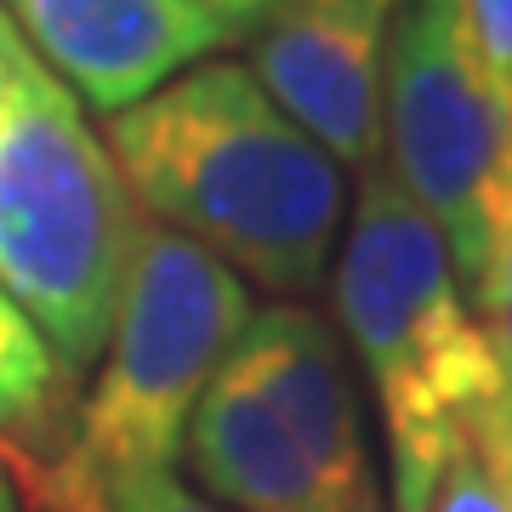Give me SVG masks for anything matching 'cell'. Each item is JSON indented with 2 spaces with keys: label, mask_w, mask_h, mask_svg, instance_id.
Here are the masks:
<instances>
[{
  "label": "cell",
  "mask_w": 512,
  "mask_h": 512,
  "mask_svg": "<svg viewBox=\"0 0 512 512\" xmlns=\"http://www.w3.org/2000/svg\"><path fill=\"white\" fill-rule=\"evenodd\" d=\"M109 154L131 200L245 279L313 296L342 239V165L256 86L211 57L109 120Z\"/></svg>",
  "instance_id": "obj_1"
},
{
  "label": "cell",
  "mask_w": 512,
  "mask_h": 512,
  "mask_svg": "<svg viewBox=\"0 0 512 512\" xmlns=\"http://www.w3.org/2000/svg\"><path fill=\"white\" fill-rule=\"evenodd\" d=\"M336 319L382 404L393 512H421L456 439L501 404V370L439 228L382 160L359 171Z\"/></svg>",
  "instance_id": "obj_2"
},
{
  "label": "cell",
  "mask_w": 512,
  "mask_h": 512,
  "mask_svg": "<svg viewBox=\"0 0 512 512\" xmlns=\"http://www.w3.org/2000/svg\"><path fill=\"white\" fill-rule=\"evenodd\" d=\"M137 200L86 103L0 12V285L74 382L103 359Z\"/></svg>",
  "instance_id": "obj_3"
},
{
  "label": "cell",
  "mask_w": 512,
  "mask_h": 512,
  "mask_svg": "<svg viewBox=\"0 0 512 512\" xmlns=\"http://www.w3.org/2000/svg\"><path fill=\"white\" fill-rule=\"evenodd\" d=\"M251 313L245 279L222 256L177 228L137 217L126 285L103 342V370L92 393L74 404L69 450L46 473L40 501L63 512L97 478L171 467L183 456L194 404L228 365Z\"/></svg>",
  "instance_id": "obj_4"
},
{
  "label": "cell",
  "mask_w": 512,
  "mask_h": 512,
  "mask_svg": "<svg viewBox=\"0 0 512 512\" xmlns=\"http://www.w3.org/2000/svg\"><path fill=\"white\" fill-rule=\"evenodd\" d=\"M382 165L439 228L473 302L512 183V114L478 69L461 0H399L382 80Z\"/></svg>",
  "instance_id": "obj_5"
},
{
  "label": "cell",
  "mask_w": 512,
  "mask_h": 512,
  "mask_svg": "<svg viewBox=\"0 0 512 512\" xmlns=\"http://www.w3.org/2000/svg\"><path fill=\"white\" fill-rule=\"evenodd\" d=\"M399 0H285L251 29L256 86L336 165L382 160V80Z\"/></svg>",
  "instance_id": "obj_6"
},
{
  "label": "cell",
  "mask_w": 512,
  "mask_h": 512,
  "mask_svg": "<svg viewBox=\"0 0 512 512\" xmlns=\"http://www.w3.org/2000/svg\"><path fill=\"white\" fill-rule=\"evenodd\" d=\"M0 12L86 109L109 120L239 40L234 23L200 0H0Z\"/></svg>",
  "instance_id": "obj_7"
},
{
  "label": "cell",
  "mask_w": 512,
  "mask_h": 512,
  "mask_svg": "<svg viewBox=\"0 0 512 512\" xmlns=\"http://www.w3.org/2000/svg\"><path fill=\"white\" fill-rule=\"evenodd\" d=\"M228 370L285 421V433L302 444V456L325 478L336 507L382 512L365 427H359V399H353L348 365H342V342L319 313L296 308V302L256 308L228 353Z\"/></svg>",
  "instance_id": "obj_8"
},
{
  "label": "cell",
  "mask_w": 512,
  "mask_h": 512,
  "mask_svg": "<svg viewBox=\"0 0 512 512\" xmlns=\"http://www.w3.org/2000/svg\"><path fill=\"white\" fill-rule=\"evenodd\" d=\"M183 456L194 478L234 512H342L285 421L228 365L188 416Z\"/></svg>",
  "instance_id": "obj_9"
},
{
  "label": "cell",
  "mask_w": 512,
  "mask_h": 512,
  "mask_svg": "<svg viewBox=\"0 0 512 512\" xmlns=\"http://www.w3.org/2000/svg\"><path fill=\"white\" fill-rule=\"evenodd\" d=\"M63 433H74V376L63 370L52 342L40 336V325L0 285V450L18 444V473L29 478L35 495L46 484L40 461L57 456L52 444ZM63 450H69V439H63Z\"/></svg>",
  "instance_id": "obj_10"
},
{
  "label": "cell",
  "mask_w": 512,
  "mask_h": 512,
  "mask_svg": "<svg viewBox=\"0 0 512 512\" xmlns=\"http://www.w3.org/2000/svg\"><path fill=\"white\" fill-rule=\"evenodd\" d=\"M421 512H512V473L490 439V416H478L456 439Z\"/></svg>",
  "instance_id": "obj_11"
},
{
  "label": "cell",
  "mask_w": 512,
  "mask_h": 512,
  "mask_svg": "<svg viewBox=\"0 0 512 512\" xmlns=\"http://www.w3.org/2000/svg\"><path fill=\"white\" fill-rule=\"evenodd\" d=\"M63 512H228V507L194 495L171 467H131V473H109L86 484Z\"/></svg>",
  "instance_id": "obj_12"
},
{
  "label": "cell",
  "mask_w": 512,
  "mask_h": 512,
  "mask_svg": "<svg viewBox=\"0 0 512 512\" xmlns=\"http://www.w3.org/2000/svg\"><path fill=\"white\" fill-rule=\"evenodd\" d=\"M473 313L484 336H490L495 370H501V427H512V183H507V205H501V228H495V256L490 274L473 291Z\"/></svg>",
  "instance_id": "obj_13"
},
{
  "label": "cell",
  "mask_w": 512,
  "mask_h": 512,
  "mask_svg": "<svg viewBox=\"0 0 512 512\" xmlns=\"http://www.w3.org/2000/svg\"><path fill=\"white\" fill-rule=\"evenodd\" d=\"M461 23L495 103L512 114V0H461Z\"/></svg>",
  "instance_id": "obj_14"
},
{
  "label": "cell",
  "mask_w": 512,
  "mask_h": 512,
  "mask_svg": "<svg viewBox=\"0 0 512 512\" xmlns=\"http://www.w3.org/2000/svg\"><path fill=\"white\" fill-rule=\"evenodd\" d=\"M200 6H211V12H217L222 23H234L239 35H251L256 23L268 18V12H279L285 0H200Z\"/></svg>",
  "instance_id": "obj_15"
},
{
  "label": "cell",
  "mask_w": 512,
  "mask_h": 512,
  "mask_svg": "<svg viewBox=\"0 0 512 512\" xmlns=\"http://www.w3.org/2000/svg\"><path fill=\"white\" fill-rule=\"evenodd\" d=\"M501 410V404H495ZM490 410V439H495V450H501V461H507V473H512V427H501V416Z\"/></svg>",
  "instance_id": "obj_16"
},
{
  "label": "cell",
  "mask_w": 512,
  "mask_h": 512,
  "mask_svg": "<svg viewBox=\"0 0 512 512\" xmlns=\"http://www.w3.org/2000/svg\"><path fill=\"white\" fill-rule=\"evenodd\" d=\"M0 512H23L18 490H12V478H6V467H0Z\"/></svg>",
  "instance_id": "obj_17"
}]
</instances>
